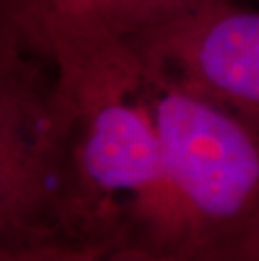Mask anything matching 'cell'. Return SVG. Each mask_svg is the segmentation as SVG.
<instances>
[{
  "label": "cell",
  "instance_id": "3957f363",
  "mask_svg": "<svg viewBox=\"0 0 259 261\" xmlns=\"http://www.w3.org/2000/svg\"><path fill=\"white\" fill-rule=\"evenodd\" d=\"M59 155L49 59L37 44L2 24L0 248L46 238Z\"/></svg>",
  "mask_w": 259,
  "mask_h": 261
},
{
  "label": "cell",
  "instance_id": "7a4b0ae2",
  "mask_svg": "<svg viewBox=\"0 0 259 261\" xmlns=\"http://www.w3.org/2000/svg\"><path fill=\"white\" fill-rule=\"evenodd\" d=\"M143 73L165 167L194 248L211 253L259 219V132L145 68Z\"/></svg>",
  "mask_w": 259,
  "mask_h": 261
},
{
  "label": "cell",
  "instance_id": "52a82bcc",
  "mask_svg": "<svg viewBox=\"0 0 259 261\" xmlns=\"http://www.w3.org/2000/svg\"><path fill=\"white\" fill-rule=\"evenodd\" d=\"M204 261H259V219L233 241L200 254Z\"/></svg>",
  "mask_w": 259,
  "mask_h": 261
},
{
  "label": "cell",
  "instance_id": "8992f818",
  "mask_svg": "<svg viewBox=\"0 0 259 261\" xmlns=\"http://www.w3.org/2000/svg\"><path fill=\"white\" fill-rule=\"evenodd\" d=\"M0 261H204L195 248L153 249L136 244L73 246L41 241L14 248H0Z\"/></svg>",
  "mask_w": 259,
  "mask_h": 261
},
{
  "label": "cell",
  "instance_id": "277c9868",
  "mask_svg": "<svg viewBox=\"0 0 259 261\" xmlns=\"http://www.w3.org/2000/svg\"><path fill=\"white\" fill-rule=\"evenodd\" d=\"M143 68L259 132V9L209 0L126 36Z\"/></svg>",
  "mask_w": 259,
  "mask_h": 261
},
{
  "label": "cell",
  "instance_id": "5b68a950",
  "mask_svg": "<svg viewBox=\"0 0 259 261\" xmlns=\"http://www.w3.org/2000/svg\"><path fill=\"white\" fill-rule=\"evenodd\" d=\"M204 2L209 0H2V14L78 19L126 37Z\"/></svg>",
  "mask_w": 259,
  "mask_h": 261
},
{
  "label": "cell",
  "instance_id": "6da1fadb",
  "mask_svg": "<svg viewBox=\"0 0 259 261\" xmlns=\"http://www.w3.org/2000/svg\"><path fill=\"white\" fill-rule=\"evenodd\" d=\"M22 31L51 64L61 128L42 241L194 248L130 42L101 25L63 17L34 19Z\"/></svg>",
  "mask_w": 259,
  "mask_h": 261
}]
</instances>
